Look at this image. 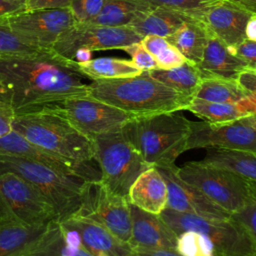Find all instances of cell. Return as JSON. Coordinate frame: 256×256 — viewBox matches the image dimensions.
<instances>
[{"label": "cell", "mask_w": 256, "mask_h": 256, "mask_svg": "<svg viewBox=\"0 0 256 256\" xmlns=\"http://www.w3.org/2000/svg\"><path fill=\"white\" fill-rule=\"evenodd\" d=\"M235 81L248 94L256 95V68L247 67L240 71Z\"/></svg>", "instance_id": "cell-40"}, {"label": "cell", "mask_w": 256, "mask_h": 256, "mask_svg": "<svg viewBox=\"0 0 256 256\" xmlns=\"http://www.w3.org/2000/svg\"><path fill=\"white\" fill-rule=\"evenodd\" d=\"M26 11L25 0H0V17H9Z\"/></svg>", "instance_id": "cell-43"}, {"label": "cell", "mask_w": 256, "mask_h": 256, "mask_svg": "<svg viewBox=\"0 0 256 256\" xmlns=\"http://www.w3.org/2000/svg\"><path fill=\"white\" fill-rule=\"evenodd\" d=\"M229 52L236 58L244 62L246 65L252 68H256V44L255 41L248 39L234 45L227 46Z\"/></svg>", "instance_id": "cell-39"}, {"label": "cell", "mask_w": 256, "mask_h": 256, "mask_svg": "<svg viewBox=\"0 0 256 256\" xmlns=\"http://www.w3.org/2000/svg\"><path fill=\"white\" fill-rule=\"evenodd\" d=\"M72 0H25L26 11L69 8Z\"/></svg>", "instance_id": "cell-41"}, {"label": "cell", "mask_w": 256, "mask_h": 256, "mask_svg": "<svg viewBox=\"0 0 256 256\" xmlns=\"http://www.w3.org/2000/svg\"><path fill=\"white\" fill-rule=\"evenodd\" d=\"M167 188V206L178 213L193 214L210 219H228L230 213L211 201L195 186L182 180L177 174L176 164L156 167Z\"/></svg>", "instance_id": "cell-16"}, {"label": "cell", "mask_w": 256, "mask_h": 256, "mask_svg": "<svg viewBox=\"0 0 256 256\" xmlns=\"http://www.w3.org/2000/svg\"><path fill=\"white\" fill-rule=\"evenodd\" d=\"M56 220L50 201L15 173L0 174V221L38 226Z\"/></svg>", "instance_id": "cell-9"}, {"label": "cell", "mask_w": 256, "mask_h": 256, "mask_svg": "<svg viewBox=\"0 0 256 256\" xmlns=\"http://www.w3.org/2000/svg\"><path fill=\"white\" fill-rule=\"evenodd\" d=\"M250 96L256 95L245 92L234 79L206 76L202 77L194 98L217 103H235Z\"/></svg>", "instance_id": "cell-31"}, {"label": "cell", "mask_w": 256, "mask_h": 256, "mask_svg": "<svg viewBox=\"0 0 256 256\" xmlns=\"http://www.w3.org/2000/svg\"><path fill=\"white\" fill-rule=\"evenodd\" d=\"M142 37L129 26H102L90 23H76L65 31L52 47L59 56L72 60L76 51H100L120 49L139 42Z\"/></svg>", "instance_id": "cell-11"}, {"label": "cell", "mask_w": 256, "mask_h": 256, "mask_svg": "<svg viewBox=\"0 0 256 256\" xmlns=\"http://www.w3.org/2000/svg\"><path fill=\"white\" fill-rule=\"evenodd\" d=\"M94 221L124 242L131 233L130 202L127 197L111 192L100 180L85 181L80 206L73 215Z\"/></svg>", "instance_id": "cell-10"}, {"label": "cell", "mask_w": 256, "mask_h": 256, "mask_svg": "<svg viewBox=\"0 0 256 256\" xmlns=\"http://www.w3.org/2000/svg\"><path fill=\"white\" fill-rule=\"evenodd\" d=\"M0 102L11 104V93L8 86L0 77Z\"/></svg>", "instance_id": "cell-47"}, {"label": "cell", "mask_w": 256, "mask_h": 256, "mask_svg": "<svg viewBox=\"0 0 256 256\" xmlns=\"http://www.w3.org/2000/svg\"><path fill=\"white\" fill-rule=\"evenodd\" d=\"M245 38L256 41V14L251 16L245 27Z\"/></svg>", "instance_id": "cell-44"}, {"label": "cell", "mask_w": 256, "mask_h": 256, "mask_svg": "<svg viewBox=\"0 0 256 256\" xmlns=\"http://www.w3.org/2000/svg\"><path fill=\"white\" fill-rule=\"evenodd\" d=\"M148 72L164 85L190 98H194L202 80L201 72L197 65L188 61L174 68H156Z\"/></svg>", "instance_id": "cell-28"}, {"label": "cell", "mask_w": 256, "mask_h": 256, "mask_svg": "<svg viewBox=\"0 0 256 256\" xmlns=\"http://www.w3.org/2000/svg\"><path fill=\"white\" fill-rule=\"evenodd\" d=\"M150 9L157 7L178 11L189 17L202 19L209 8L222 0H139Z\"/></svg>", "instance_id": "cell-34"}, {"label": "cell", "mask_w": 256, "mask_h": 256, "mask_svg": "<svg viewBox=\"0 0 256 256\" xmlns=\"http://www.w3.org/2000/svg\"><path fill=\"white\" fill-rule=\"evenodd\" d=\"M25 256H95L82 245L67 242L61 225L53 220Z\"/></svg>", "instance_id": "cell-27"}, {"label": "cell", "mask_w": 256, "mask_h": 256, "mask_svg": "<svg viewBox=\"0 0 256 256\" xmlns=\"http://www.w3.org/2000/svg\"><path fill=\"white\" fill-rule=\"evenodd\" d=\"M47 224L29 226L0 221V256H25L44 233Z\"/></svg>", "instance_id": "cell-24"}, {"label": "cell", "mask_w": 256, "mask_h": 256, "mask_svg": "<svg viewBox=\"0 0 256 256\" xmlns=\"http://www.w3.org/2000/svg\"><path fill=\"white\" fill-rule=\"evenodd\" d=\"M141 43L153 56L160 69L174 68L187 61L164 37L148 35L142 38Z\"/></svg>", "instance_id": "cell-32"}, {"label": "cell", "mask_w": 256, "mask_h": 256, "mask_svg": "<svg viewBox=\"0 0 256 256\" xmlns=\"http://www.w3.org/2000/svg\"><path fill=\"white\" fill-rule=\"evenodd\" d=\"M197 67L202 77L214 76L235 80L237 74L249 66L232 55L227 49V46L210 33L202 58Z\"/></svg>", "instance_id": "cell-21"}, {"label": "cell", "mask_w": 256, "mask_h": 256, "mask_svg": "<svg viewBox=\"0 0 256 256\" xmlns=\"http://www.w3.org/2000/svg\"><path fill=\"white\" fill-rule=\"evenodd\" d=\"M186 110L210 123L230 122L256 114V96H250L235 103H217L193 98Z\"/></svg>", "instance_id": "cell-23"}, {"label": "cell", "mask_w": 256, "mask_h": 256, "mask_svg": "<svg viewBox=\"0 0 256 256\" xmlns=\"http://www.w3.org/2000/svg\"><path fill=\"white\" fill-rule=\"evenodd\" d=\"M12 30L28 45L50 51L59 37L77 22L69 8L24 11L8 17Z\"/></svg>", "instance_id": "cell-13"}, {"label": "cell", "mask_w": 256, "mask_h": 256, "mask_svg": "<svg viewBox=\"0 0 256 256\" xmlns=\"http://www.w3.org/2000/svg\"><path fill=\"white\" fill-rule=\"evenodd\" d=\"M203 160L204 165L223 169L248 180L256 181V153L230 148H206Z\"/></svg>", "instance_id": "cell-25"}, {"label": "cell", "mask_w": 256, "mask_h": 256, "mask_svg": "<svg viewBox=\"0 0 256 256\" xmlns=\"http://www.w3.org/2000/svg\"><path fill=\"white\" fill-rule=\"evenodd\" d=\"M131 233L128 244L136 252L175 250L177 235L161 219L130 203Z\"/></svg>", "instance_id": "cell-18"}, {"label": "cell", "mask_w": 256, "mask_h": 256, "mask_svg": "<svg viewBox=\"0 0 256 256\" xmlns=\"http://www.w3.org/2000/svg\"><path fill=\"white\" fill-rule=\"evenodd\" d=\"M256 200L247 204L243 208L230 214V218L239 224L256 242Z\"/></svg>", "instance_id": "cell-38"}, {"label": "cell", "mask_w": 256, "mask_h": 256, "mask_svg": "<svg viewBox=\"0 0 256 256\" xmlns=\"http://www.w3.org/2000/svg\"><path fill=\"white\" fill-rule=\"evenodd\" d=\"M255 14L222 0L209 8L202 20L209 32L229 47L246 39V24Z\"/></svg>", "instance_id": "cell-19"}, {"label": "cell", "mask_w": 256, "mask_h": 256, "mask_svg": "<svg viewBox=\"0 0 256 256\" xmlns=\"http://www.w3.org/2000/svg\"><path fill=\"white\" fill-rule=\"evenodd\" d=\"M0 155L30 159L64 175L78 177L85 181L101 179L100 170L96 169L91 163H78L51 153L28 141L13 129L0 138Z\"/></svg>", "instance_id": "cell-15"}, {"label": "cell", "mask_w": 256, "mask_h": 256, "mask_svg": "<svg viewBox=\"0 0 256 256\" xmlns=\"http://www.w3.org/2000/svg\"><path fill=\"white\" fill-rule=\"evenodd\" d=\"M189 123L178 111L159 113L134 117L122 131L147 166L167 167L186 151Z\"/></svg>", "instance_id": "cell-4"}, {"label": "cell", "mask_w": 256, "mask_h": 256, "mask_svg": "<svg viewBox=\"0 0 256 256\" xmlns=\"http://www.w3.org/2000/svg\"><path fill=\"white\" fill-rule=\"evenodd\" d=\"M209 36L210 32L203 20L191 17L174 33L166 37V40L174 46L188 62L198 65Z\"/></svg>", "instance_id": "cell-22"}, {"label": "cell", "mask_w": 256, "mask_h": 256, "mask_svg": "<svg viewBox=\"0 0 256 256\" xmlns=\"http://www.w3.org/2000/svg\"><path fill=\"white\" fill-rule=\"evenodd\" d=\"M0 77L10 90L15 114L89 96L77 62L52 50L0 59Z\"/></svg>", "instance_id": "cell-1"}, {"label": "cell", "mask_w": 256, "mask_h": 256, "mask_svg": "<svg viewBox=\"0 0 256 256\" xmlns=\"http://www.w3.org/2000/svg\"><path fill=\"white\" fill-rule=\"evenodd\" d=\"M151 10L139 0H106L100 13L87 22L102 26H128L138 16Z\"/></svg>", "instance_id": "cell-30"}, {"label": "cell", "mask_w": 256, "mask_h": 256, "mask_svg": "<svg viewBox=\"0 0 256 256\" xmlns=\"http://www.w3.org/2000/svg\"><path fill=\"white\" fill-rule=\"evenodd\" d=\"M175 251L181 256H214L209 240L195 231H184L179 234Z\"/></svg>", "instance_id": "cell-35"}, {"label": "cell", "mask_w": 256, "mask_h": 256, "mask_svg": "<svg viewBox=\"0 0 256 256\" xmlns=\"http://www.w3.org/2000/svg\"><path fill=\"white\" fill-rule=\"evenodd\" d=\"M77 67L85 78H89L92 81L130 77L142 72L131 60L114 57L90 59L82 63L77 62Z\"/></svg>", "instance_id": "cell-29"}, {"label": "cell", "mask_w": 256, "mask_h": 256, "mask_svg": "<svg viewBox=\"0 0 256 256\" xmlns=\"http://www.w3.org/2000/svg\"><path fill=\"white\" fill-rule=\"evenodd\" d=\"M100 181L114 194L127 197L136 178L147 166L125 137L122 128L91 138Z\"/></svg>", "instance_id": "cell-6"}, {"label": "cell", "mask_w": 256, "mask_h": 256, "mask_svg": "<svg viewBox=\"0 0 256 256\" xmlns=\"http://www.w3.org/2000/svg\"><path fill=\"white\" fill-rule=\"evenodd\" d=\"M15 111L11 104L0 102V138L12 130Z\"/></svg>", "instance_id": "cell-42"}, {"label": "cell", "mask_w": 256, "mask_h": 256, "mask_svg": "<svg viewBox=\"0 0 256 256\" xmlns=\"http://www.w3.org/2000/svg\"><path fill=\"white\" fill-rule=\"evenodd\" d=\"M88 95L133 117L186 110L193 99L164 85L148 71L130 77L94 80L88 84Z\"/></svg>", "instance_id": "cell-2"}, {"label": "cell", "mask_w": 256, "mask_h": 256, "mask_svg": "<svg viewBox=\"0 0 256 256\" xmlns=\"http://www.w3.org/2000/svg\"><path fill=\"white\" fill-rule=\"evenodd\" d=\"M136 256H181L175 250H154L136 252Z\"/></svg>", "instance_id": "cell-46"}, {"label": "cell", "mask_w": 256, "mask_h": 256, "mask_svg": "<svg viewBox=\"0 0 256 256\" xmlns=\"http://www.w3.org/2000/svg\"><path fill=\"white\" fill-rule=\"evenodd\" d=\"M191 17L168 8L157 7L138 16L130 25L142 38L148 35L168 37Z\"/></svg>", "instance_id": "cell-26"}, {"label": "cell", "mask_w": 256, "mask_h": 256, "mask_svg": "<svg viewBox=\"0 0 256 256\" xmlns=\"http://www.w3.org/2000/svg\"><path fill=\"white\" fill-rule=\"evenodd\" d=\"M63 116L88 138L121 129L131 114L90 96L67 99L56 104Z\"/></svg>", "instance_id": "cell-14"}, {"label": "cell", "mask_w": 256, "mask_h": 256, "mask_svg": "<svg viewBox=\"0 0 256 256\" xmlns=\"http://www.w3.org/2000/svg\"><path fill=\"white\" fill-rule=\"evenodd\" d=\"M210 147L256 153V114L224 123L190 121L186 150Z\"/></svg>", "instance_id": "cell-12"}, {"label": "cell", "mask_w": 256, "mask_h": 256, "mask_svg": "<svg viewBox=\"0 0 256 256\" xmlns=\"http://www.w3.org/2000/svg\"><path fill=\"white\" fill-rule=\"evenodd\" d=\"M127 198L137 208L160 215L167 206V188L158 169L151 166L144 170L130 186Z\"/></svg>", "instance_id": "cell-20"}, {"label": "cell", "mask_w": 256, "mask_h": 256, "mask_svg": "<svg viewBox=\"0 0 256 256\" xmlns=\"http://www.w3.org/2000/svg\"><path fill=\"white\" fill-rule=\"evenodd\" d=\"M43 50L25 43L11 28L8 17H0V59L35 54Z\"/></svg>", "instance_id": "cell-33"}, {"label": "cell", "mask_w": 256, "mask_h": 256, "mask_svg": "<svg viewBox=\"0 0 256 256\" xmlns=\"http://www.w3.org/2000/svg\"><path fill=\"white\" fill-rule=\"evenodd\" d=\"M231 4H234L242 9L256 13V0H224Z\"/></svg>", "instance_id": "cell-45"}, {"label": "cell", "mask_w": 256, "mask_h": 256, "mask_svg": "<svg viewBox=\"0 0 256 256\" xmlns=\"http://www.w3.org/2000/svg\"><path fill=\"white\" fill-rule=\"evenodd\" d=\"M131 56L132 63L141 71H150L158 68V65L150 54V52L143 46L141 41L130 44L122 49Z\"/></svg>", "instance_id": "cell-37"}, {"label": "cell", "mask_w": 256, "mask_h": 256, "mask_svg": "<svg viewBox=\"0 0 256 256\" xmlns=\"http://www.w3.org/2000/svg\"><path fill=\"white\" fill-rule=\"evenodd\" d=\"M106 0H72L69 6L77 23H87L102 10Z\"/></svg>", "instance_id": "cell-36"}, {"label": "cell", "mask_w": 256, "mask_h": 256, "mask_svg": "<svg viewBox=\"0 0 256 256\" xmlns=\"http://www.w3.org/2000/svg\"><path fill=\"white\" fill-rule=\"evenodd\" d=\"M159 216L177 236L184 231L205 236L212 245L214 256H256V242L231 218L210 219L168 208Z\"/></svg>", "instance_id": "cell-8"}, {"label": "cell", "mask_w": 256, "mask_h": 256, "mask_svg": "<svg viewBox=\"0 0 256 256\" xmlns=\"http://www.w3.org/2000/svg\"><path fill=\"white\" fill-rule=\"evenodd\" d=\"M12 129L33 144L78 163L94 160L90 138L79 132L56 104L16 113Z\"/></svg>", "instance_id": "cell-3"}, {"label": "cell", "mask_w": 256, "mask_h": 256, "mask_svg": "<svg viewBox=\"0 0 256 256\" xmlns=\"http://www.w3.org/2000/svg\"><path fill=\"white\" fill-rule=\"evenodd\" d=\"M12 172L37 188L52 204L57 222L72 217L78 210L84 179L64 175L39 162L0 155V174Z\"/></svg>", "instance_id": "cell-5"}, {"label": "cell", "mask_w": 256, "mask_h": 256, "mask_svg": "<svg viewBox=\"0 0 256 256\" xmlns=\"http://www.w3.org/2000/svg\"><path fill=\"white\" fill-rule=\"evenodd\" d=\"M59 223L71 242L82 245L95 256H136L127 242L94 221L72 216Z\"/></svg>", "instance_id": "cell-17"}, {"label": "cell", "mask_w": 256, "mask_h": 256, "mask_svg": "<svg viewBox=\"0 0 256 256\" xmlns=\"http://www.w3.org/2000/svg\"><path fill=\"white\" fill-rule=\"evenodd\" d=\"M177 174L230 214L256 200V181L199 161L178 167Z\"/></svg>", "instance_id": "cell-7"}]
</instances>
